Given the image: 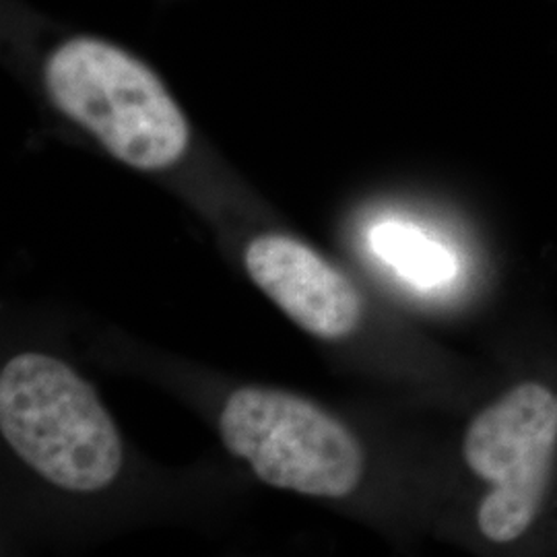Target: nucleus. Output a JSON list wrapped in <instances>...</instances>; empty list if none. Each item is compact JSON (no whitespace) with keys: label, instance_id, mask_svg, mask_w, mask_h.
Returning <instances> with one entry per match:
<instances>
[{"label":"nucleus","instance_id":"1","mask_svg":"<svg viewBox=\"0 0 557 557\" xmlns=\"http://www.w3.org/2000/svg\"><path fill=\"white\" fill-rule=\"evenodd\" d=\"M44 83L64 116L131 168L165 170L188 149V120L163 81L112 41H62L46 60Z\"/></svg>","mask_w":557,"mask_h":557},{"label":"nucleus","instance_id":"2","mask_svg":"<svg viewBox=\"0 0 557 557\" xmlns=\"http://www.w3.org/2000/svg\"><path fill=\"white\" fill-rule=\"evenodd\" d=\"M0 432L34 471L69 492H98L122 467L119 430L96 391L59 359L21 354L0 374Z\"/></svg>","mask_w":557,"mask_h":557},{"label":"nucleus","instance_id":"3","mask_svg":"<svg viewBox=\"0 0 557 557\" xmlns=\"http://www.w3.org/2000/svg\"><path fill=\"white\" fill-rule=\"evenodd\" d=\"M221 438L281 490L345 498L363 475L358 438L319 405L283 391H236L221 413Z\"/></svg>","mask_w":557,"mask_h":557},{"label":"nucleus","instance_id":"4","mask_svg":"<svg viewBox=\"0 0 557 557\" xmlns=\"http://www.w3.org/2000/svg\"><path fill=\"white\" fill-rule=\"evenodd\" d=\"M557 450V395L524 382L471 421L462 455L494 487L481 502L478 524L494 543H512L535 522Z\"/></svg>","mask_w":557,"mask_h":557},{"label":"nucleus","instance_id":"5","mask_svg":"<svg viewBox=\"0 0 557 557\" xmlns=\"http://www.w3.org/2000/svg\"><path fill=\"white\" fill-rule=\"evenodd\" d=\"M244 262L260 289L310 335L335 341L358 329L363 306L356 285L306 244L260 236Z\"/></svg>","mask_w":557,"mask_h":557},{"label":"nucleus","instance_id":"6","mask_svg":"<svg viewBox=\"0 0 557 557\" xmlns=\"http://www.w3.org/2000/svg\"><path fill=\"white\" fill-rule=\"evenodd\" d=\"M370 242L380 259L419 287H436L455 277L457 264L448 250L425 238L413 225L382 223Z\"/></svg>","mask_w":557,"mask_h":557}]
</instances>
